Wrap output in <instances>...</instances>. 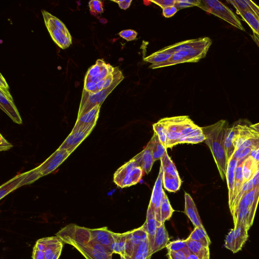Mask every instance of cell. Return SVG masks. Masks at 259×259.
I'll return each mask as SVG.
<instances>
[{"mask_svg": "<svg viewBox=\"0 0 259 259\" xmlns=\"http://www.w3.org/2000/svg\"><path fill=\"white\" fill-rule=\"evenodd\" d=\"M243 160H241L238 161V164H237V167H236V170H235V185H234L233 202H234L235 199L236 198V197H237V196L238 195V194L239 193V192L241 190L242 186L244 183L243 172H242V162H243Z\"/></svg>", "mask_w": 259, "mask_h": 259, "instance_id": "37", "label": "cell"}, {"mask_svg": "<svg viewBox=\"0 0 259 259\" xmlns=\"http://www.w3.org/2000/svg\"><path fill=\"white\" fill-rule=\"evenodd\" d=\"M95 126L93 125H83L75 124L71 133L59 148L66 150L71 153L90 134Z\"/></svg>", "mask_w": 259, "mask_h": 259, "instance_id": "11", "label": "cell"}, {"mask_svg": "<svg viewBox=\"0 0 259 259\" xmlns=\"http://www.w3.org/2000/svg\"><path fill=\"white\" fill-rule=\"evenodd\" d=\"M237 164L238 160L232 156L228 161L227 166L226 178L229 191V207L232 205L234 199L235 174Z\"/></svg>", "mask_w": 259, "mask_h": 259, "instance_id": "23", "label": "cell"}, {"mask_svg": "<svg viewBox=\"0 0 259 259\" xmlns=\"http://www.w3.org/2000/svg\"><path fill=\"white\" fill-rule=\"evenodd\" d=\"M228 125L227 120L222 119L212 124L202 127L206 138L204 141L211 151L223 181L226 178L228 163L225 148Z\"/></svg>", "mask_w": 259, "mask_h": 259, "instance_id": "2", "label": "cell"}, {"mask_svg": "<svg viewBox=\"0 0 259 259\" xmlns=\"http://www.w3.org/2000/svg\"><path fill=\"white\" fill-rule=\"evenodd\" d=\"M227 2L232 5L237 11H248L255 14L259 19V6L249 0H230Z\"/></svg>", "mask_w": 259, "mask_h": 259, "instance_id": "30", "label": "cell"}, {"mask_svg": "<svg viewBox=\"0 0 259 259\" xmlns=\"http://www.w3.org/2000/svg\"><path fill=\"white\" fill-rule=\"evenodd\" d=\"M168 259H186V255L182 251H168Z\"/></svg>", "mask_w": 259, "mask_h": 259, "instance_id": "47", "label": "cell"}, {"mask_svg": "<svg viewBox=\"0 0 259 259\" xmlns=\"http://www.w3.org/2000/svg\"><path fill=\"white\" fill-rule=\"evenodd\" d=\"M144 171L148 174L151 171L154 161L150 147L147 145L145 148L133 158Z\"/></svg>", "mask_w": 259, "mask_h": 259, "instance_id": "24", "label": "cell"}, {"mask_svg": "<svg viewBox=\"0 0 259 259\" xmlns=\"http://www.w3.org/2000/svg\"><path fill=\"white\" fill-rule=\"evenodd\" d=\"M25 172L19 174L1 186V199L12 191L21 186V183L25 177Z\"/></svg>", "mask_w": 259, "mask_h": 259, "instance_id": "29", "label": "cell"}, {"mask_svg": "<svg viewBox=\"0 0 259 259\" xmlns=\"http://www.w3.org/2000/svg\"><path fill=\"white\" fill-rule=\"evenodd\" d=\"M112 1L117 3L120 8L123 10H126L128 9L132 2V0H119Z\"/></svg>", "mask_w": 259, "mask_h": 259, "instance_id": "51", "label": "cell"}, {"mask_svg": "<svg viewBox=\"0 0 259 259\" xmlns=\"http://www.w3.org/2000/svg\"><path fill=\"white\" fill-rule=\"evenodd\" d=\"M103 1L98 0H92L89 2V7L91 15L96 17L103 12Z\"/></svg>", "mask_w": 259, "mask_h": 259, "instance_id": "41", "label": "cell"}, {"mask_svg": "<svg viewBox=\"0 0 259 259\" xmlns=\"http://www.w3.org/2000/svg\"><path fill=\"white\" fill-rule=\"evenodd\" d=\"M25 173V177L21 183V186L30 184L42 177L36 167Z\"/></svg>", "mask_w": 259, "mask_h": 259, "instance_id": "40", "label": "cell"}, {"mask_svg": "<svg viewBox=\"0 0 259 259\" xmlns=\"http://www.w3.org/2000/svg\"><path fill=\"white\" fill-rule=\"evenodd\" d=\"M149 252L148 240L140 244L134 250L132 255L127 257H120L121 259H147Z\"/></svg>", "mask_w": 259, "mask_h": 259, "instance_id": "38", "label": "cell"}, {"mask_svg": "<svg viewBox=\"0 0 259 259\" xmlns=\"http://www.w3.org/2000/svg\"><path fill=\"white\" fill-rule=\"evenodd\" d=\"M144 173L138 163L132 158L115 172L113 182L118 187L121 188L128 187L138 183Z\"/></svg>", "mask_w": 259, "mask_h": 259, "instance_id": "5", "label": "cell"}, {"mask_svg": "<svg viewBox=\"0 0 259 259\" xmlns=\"http://www.w3.org/2000/svg\"><path fill=\"white\" fill-rule=\"evenodd\" d=\"M211 44L212 40L209 37L203 44L175 53L165 62L152 64L149 68L157 69L181 63L197 62L206 56Z\"/></svg>", "mask_w": 259, "mask_h": 259, "instance_id": "3", "label": "cell"}, {"mask_svg": "<svg viewBox=\"0 0 259 259\" xmlns=\"http://www.w3.org/2000/svg\"><path fill=\"white\" fill-rule=\"evenodd\" d=\"M160 160L164 188L170 192H177L181 188V180L174 163L167 152Z\"/></svg>", "mask_w": 259, "mask_h": 259, "instance_id": "9", "label": "cell"}, {"mask_svg": "<svg viewBox=\"0 0 259 259\" xmlns=\"http://www.w3.org/2000/svg\"><path fill=\"white\" fill-rule=\"evenodd\" d=\"M187 246L191 253L195 254L199 259H209V246H206L200 242L188 239H186Z\"/></svg>", "mask_w": 259, "mask_h": 259, "instance_id": "26", "label": "cell"}, {"mask_svg": "<svg viewBox=\"0 0 259 259\" xmlns=\"http://www.w3.org/2000/svg\"><path fill=\"white\" fill-rule=\"evenodd\" d=\"M243 21L246 22L253 31V33L259 35V19L253 13L248 11H237Z\"/></svg>", "mask_w": 259, "mask_h": 259, "instance_id": "33", "label": "cell"}, {"mask_svg": "<svg viewBox=\"0 0 259 259\" xmlns=\"http://www.w3.org/2000/svg\"><path fill=\"white\" fill-rule=\"evenodd\" d=\"M70 245L75 247L85 259H112L113 252L91 239L81 242H73Z\"/></svg>", "mask_w": 259, "mask_h": 259, "instance_id": "10", "label": "cell"}, {"mask_svg": "<svg viewBox=\"0 0 259 259\" xmlns=\"http://www.w3.org/2000/svg\"><path fill=\"white\" fill-rule=\"evenodd\" d=\"M172 55V54L160 49L145 57L143 60L145 62L151 63L152 64H159L165 62L168 60Z\"/></svg>", "mask_w": 259, "mask_h": 259, "instance_id": "36", "label": "cell"}, {"mask_svg": "<svg viewBox=\"0 0 259 259\" xmlns=\"http://www.w3.org/2000/svg\"><path fill=\"white\" fill-rule=\"evenodd\" d=\"M32 259H46L44 252L34 245L32 251Z\"/></svg>", "mask_w": 259, "mask_h": 259, "instance_id": "50", "label": "cell"}, {"mask_svg": "<svg viewBox=\"0 0 259 259\" xmlns=\"http://www.w3.org/2000/svg\"><path fill=\"white\" fill-rule=\"evenodd\" d=\"M186 259H199L195 254L191 253L189 255L186 256Z\"/></svg>", "mask_w": 259, "mask_h": 259, "instance_id": "57", "label": "cell"}, {"mask_svg": "<svg viewBox=\"0 0 259 259\" xmlns=\"http://www.w3.org/2000/svg\"><path fill=\"white\" fill-rule=\"evenodd\" d=\"M115 67L107 64L103 59H98L85 75L82 93L94 94L96 84L112 73Z\"/></svg>", "mask_w": 259, "mask_h": 259, "instance_id": "6", "label": "cell"}, {"mask_svg": "<svg viewBox=\"0 0 259 259\" xmlns=\"http://www.w3.org/2000/svg\"><path fill=\"white\" fill-rule=\"evenodd\" d=\"M91 238L113 253L114 239L113 232L107 227L90 229Z\"/></svg>", "mask_w": 259, "mask_h": 259, "instance_id": "17", "label": "cell"}, {"mask_svg": "<svg viewBox=\"0 0 259 259\" xmlns=\"http://www.w3.org/2000/svg\"><path fill=\"white\" fill-rule=\"evenodd\" d=\"M247 227L239 224L228 233L225 240V246L233 253L240 251L248 238Z\"/></svg>", "mask_w": 259, "mask_h": 259, "instance_id": "12", "label": "cell"}, {"mask_svg": "<svg viewBox=\"0 0 259 259\" xmlns=\"http://www.w3.org/2000/svg\"><path fill=\"white\" fill-rule=\"evenodd\" d=\"M118 35L126 41H130L136 39L138 33L132 29H125L119 32Z\"/></svg>", "mask_w": 259, "mask_h": 259, "instance_id": "45", "label": "cell"}, {"mask_svg": "<svg viewBox=\"0 0 259 259\" xmlns=\"http://www.w3.org/2000/svg\"><path fill=\"white\" fill-rule=\"evenodd\" d=\"M1 77H0V88H4L8 89H9V85L5 79V78L3 77L2 74L1 73Z\"/></svg>", "mask_w": 259, "mask_h": 259, "instance_id": "54", "label": "cell"}, {"mask_svg": "<svg viewBox=\"0 0 259 259\" xmlns=\"http://www.w3.org/2000/svg\"><path fill=\"white\" fill-rule=\"evenodd\" d=\"M179 10L174 6L168 7L162 9V14L166 18H169L174 16Z\"/></svg>", "mask_w": 259, "mask_h": 259, "instance_id": "48", "label": "cell"}, {"mask_svg": "<svg viewBox=\"0 0 259 259\" xmlns=\"http://www.w3.org/2000/svg\"><path fill=\"white\" fill-rule=\"evenodd\" d=\"M159 121L166 130V149L181 144H198L206 139L202 127L187 115L164 117Z\"/></svg>", "mask_w": 259, "mask_h": 259, "instance_id": "1", "label": "cell"}, {"mask_svg": "<svg viewBox=\"0 0 259 259\" xmlns=\"http://www.w3.org/2000/svg\"><path fill=\"white\" fill-rule=\"evenodd\" d=\"M184 212L195 227L203 226L196 205L191 195L185 192Z\"/></svg>", "mask_w": 259, "mask_h": 259, "instance_id": "20", "label": "cell"}, {"mask_svg": "<svg viewBox=\"0 0 259 259\" xmlns=\"http://www.w3.org/2000/svg\"><path fill=\"white\" fill-rule=\"evenodd\" d=\"M249 155L251 156L258 163H259V148L253 149Z\"/></svg>", "mask_w": 259, "mask_h": 259, "instance_id": "53", "label": "cell"}, {"mask_svg": "<svg viewBox=\"0 0 259 259\" xmlns=\"http://www.w3.org/2000/svg\"><path fill=\"white\" fill-rule=\"evenodd\" d=\"M250 126L252 129L259 133V122L255 124H251Z\"/></svg>", "mask_w": 259, "mask_h": 259, "instance_id": "56", "label": "cell"}, {"mask_svg": "<svg viewBox=\"0 0 259 259\" xmlns=\"http://www.w3.org/2000/svg\"><path fill=\"white\" fill-rule=\"evenodd\" d=\"M169 240L168 233L165 228L164 223L157 222V229L154 243L147 259H150L152 255L154 253L166 247Z\"/></svg>", "mask_w": 259, "mask_h": 259, "instance_id": "18", "label": "cell"}, {"mask_svg": "<svg viewBox=\"0 0 259 259\" xmlns=\"http://www.w3.org/2000/svg\"><path fill=\"white\" fill-rule=\"evenodd\" d=\"M253 149L251 147H241L236 150L232 156L238 161L244 160L248 156Z\"/></svg>", "mask_w": 259, "mask_h": 259, "instance_id": "42", "label": "cell"}, {"mask_svg": "<svg viewBox=\"0 0 259 259\" xmlns=\"http://www.w3.org/2000/svg\"><path fill=\"white\" fill-rule=\"evenodd\" d=\"M162 183V169L160 167L159 172L155 183L148 207L154 210L155 214L158 210L159 206L163 194L165 193Z\"/></svg>", "mask_w": 259, "mask_h": 259, "instance_id": "19", "label": "cell"}, {"mask_svg": "<svg viewBox=\"0 0 259 259\" xmlns=\"http://www.w3.org/2000/svg\"><path fill=\"white\" fill-rule=\"evenodd\" d=\"M150 2L158 5L162 9L168 7L174 6L176 3V0H159L151 1Z\"/></svg>", "mask_w": 259, "mask_h": 259, "instance_id": "46", "label": "cell"}, {"mask_svg": "<svg viewBox=\"0 0 259 259\" xmlns=\"http://www.w3.org/2000/svg\"><path fill=\"white\" fill-rule=\"evenodd\" d=\"M258 168V163L250 155L242 162V172L244 182L250 180Z\"/></svg>", "mask_w": 259, "mask_h": 259, "instance_id": "31", "label": "cell"}, {"mask_svg": "<svg viewBox=\"0 0 259 259\" xmlns=\"http://www.w3.org/2000/svg\"><path fill=\"white\" fill-rule=\"evenodd\" d=\"M0 108L14 122L19 124L22 123L21 116L8 89L0 88Z\"/></svg>", "mask_w": 259, "mask_h": 259, "instance_id": "15", "label": "cell"}, {"mask_svg": "<svg viewBox=\"0 0 259 259\" xmlns=\"http://www.w3.org/2000/svg\"><path fill=\"white\" fill-rule=\"evenodd\" d=\"M41 13L53 40L62 49L68 48L72 44V37L64 23L45 10H41Z\"/></svg>", "mask_w": 259, "mask_h": 259, "instance_id": "4", "label": "cell"}, {"mask_svg": "<svg viewBox=\"0 0 259 259\" xmlns=\"http://www.w3.org/2000/svg\"><path fill=\"white\" fill-rule=\"evenodd\" d=\"M147 240V233L143 225L138 228L129 231L126 240L125 255L122 257L131 256L140 244Z\"/></svg>", "mask_w": 259, "mask_h": 259, "instance_id": "16", "label": "cell"}, {"mask_svg": "<svg viewBox=\"0 0 259 259\" xmlns=\"http://www.w3.org/2000/svg\"><path fill=\"white\" fill-rule=\"evenodd\" d=\"M143 225L145 228L148 235L149 242V254L154 243L155 233L157 229V221L154 210L149 207H148L146 220Z\"/></svg>", "mask_w": 259, "mask_h": 259, "instance_id": "21", "label": "cell"}, {"mask_svg": "<svg viewBox=\"0 0 259 259\" xmlns=\"http://www.w3.org/2000/svg\"><path fill=\"white\" fill-rule=\"evenodd\" d=\"M63 241L58 236L38 239L35 245L44 252L46 259H58L61 255Z\"/></svg>", "mask_w": 259, "mask_h": 259, "instance_id": "13", "label": "cell"}, {"mask_svg": "<svg viewBox=\"0 0 259 259\" xmlns=\"http://www.w3.org/2000/svg\"><path fill=\"white\" fill-rule=\"evenodd\" d=\"M253 187L259 185V167L251 179Z\"/></svg>", "mask_w": 259, "mask_h": 259, "instance_id": "52", "label": "cell"}, {"mask_svg": "<svg viewBox=\"0 0 259 259\" xmlns=\"http://www.w3.org/2000/svg\"><path fill=\"white\" fill-rule=\"evenodd\" d=\"M251 36L254 42L259 47V35L255 33H253Z\"/></svg>", "mask_w": 259, "mask_h": 259, "instance_id": "55", "label": "cell"}, {"mask_svg": "<svg viewBox=\"0 0 259 259\" xmlns=\"http://www.w3.org/2000/svg\"><path fill=\"white\" fill-rule=\"evenodd\" d=\"M128 231L123 233H113L114 244L113 253H117L120 257L125 255L126 240Z\"/></svg>", "mask_w": 259, "mask_h": 259, "instance_id": "35", "label": "cell"}, {"mask_svg": "<svg viewBox=\"0 0 259 259\" xmlns=\"http://www.w3.org/2000/svg\"><path fill=\"white\" fill-rule=\"evenodd\" d=\"M237 129V122H235L231 127H228L227 130L225 141V148L228 161L235 152V148L233 145V140L236 134Z\"/></svg>", "mask_w": 259, "mask_h": 259, "instance_id": "32", "label": "cell"}, {"mask_svg": "<svg viewBox=\"0 0 259 259\" xmlns=\"http://www.w3.org/2000/svg\"><path fill=\"white\" fill-rule=\"evenodd\" d=\"M147 145L150 147L154 161L160 159L167 152L166 148L160 142L155 133H154Z\"/></svg>", "mask_w": 259, "mask_h": 259, "instance_id": "28", "label": "cell"}, {"mask_svg": "<svg viewBox=\"0 0 259 259\" xmlns=\"http://www.w3.org/2000/svg\"><path fill=\"white\" fill-rule=\"evenodd\" d=\"M200 1L198 0H179L176 1L175 7L179 10L180 9L198 6Z\"/></svg>", "mask_w": 259, "mask_h": 259, "instance_id": "44", "label": "cell"}, {"mask_svg": "<svg viewBox=\"0 0 259 259\" xmlns=\"http://www.w3.org/2000/svg\"><path fill=\"white\" fill-rule=\"evenodd\" d=\"M186 246H187L186 239H178L177 240L169 242L166 246V248L168 251H177L181 250L183 248L186 247Z\"/></svg>", "mask_w": 259, "mask_h": 259, "instance_id": "43", "label": "cell"}, {"mask_svg": "<svg viewBox=\"0 0 259 259\" xmlns=\"http://www.w3.org/2000/svg\"><path fill=\"white\" fill-rule=\"evenodd\" d=\"M0 150L7 151L11 149L13 147V145L8 142L1 134L0 135Z\"/></svg>", "mask_w": 259, "mask_h": 259, "instance_id": "49", "label": "cell"}, {"mask_svg": "<svg viewBox=\"0 0 259 259\" xmlns=\"http://www.w3.org/2000/svg\"><path fill=\"white\" fill-rule=\"evenodd\" d=\"M70 154L66 150L59 148L36 168L42 176H46L55 170Z\"/></svg>", "mask_w": 259, "mask_h": 259, "instance_id": "14", "label": "cell"}, {"mask_svg": "<svg viewBox=\"0 0 259 259\" xmlns=\"http://www.w3.org/2000/svg\"><path fill=\"white\" fill-rule=\"evenodd\" d=\"M152 126L154 133L157 134L160 142L166 147L167 134L165 126L159 120L157 122L154 123Z\"/></svg>", "mask_w": 259, "mask_h": 259, "instance_id": "39", "label": "cell"}, {"mask_svg": "<svg viewBox=\"0 0 259 259\" xmlns=\"http://www.w3.org/2000/svg\"><path fill=\"white\" fill-rule=\"evenodd\" d=\"M174 211L167 195L164 193L160 201L158 210L155 214L157 222L164 223L166 221L169 220Z\"/></svg>", "mask_w": 259, "mask_h": 259, "instance_id": "25", "label": "cell"}, {"mask_svg": "<svg viewBox=\"0 0 259 259\" xmlns=\"http://www.w3.org/2000/svg\"><path fill=\"white\" fill-rule=\"evenodd\" d=\"M258 167H259V163H258Z\"/></svg>", "mask_w": 259, "mask_h": 259, "instance_id": "58", "label": "cell"}, {"mask_svg": "<svg viewBox=\"0 0 259 259\" xmlns=\"http://www.w3.org/2000/svg\"><path fill=\"white\" fill-rule=\"evenodd\" d=\"M208 38V37H203L184 40L165 47L161 49L165 52L173 55L174 53L182 50L192 48L199 46L206 41Z\"/></svg>", "mask_w": 259, "mask_h": 259, "instance_id": "22", "label": "cell"}, {"mask_svg": "<svg viewBox=\"0 0 259 259\" xmlns=\"http://www.w3.org/2000/svg\"><path fill=\"white\" fill-rule=\"evenodd\" d=\"M188 238L198 241L206 246H209L211 243V241L203 226L195 227Z\"/></svg>", "mask_w": 259, "mask_h": 259, "instance_id": "34", "label": "cell"}, {"mask_svg": "<svg viewBox=\"0 0 259 259\" xmlns=\"http://www.w3.org/2000/svg\"><path fill=\"white\" fill-rule=\"evenodd\" d=\"M101 105H97L88 112L77 116L76 125H96Z\"/></svg>", "mask_w": 259, "mask_h": 259, "instance_id": "27", "label": "cell"}, {"mask_svg": "<svg viewBox=\"0 0 259 259\" xmlns=\"http://www.w3.org/2000/svg\"><path fill=\"white\" fill-rule=\"evenodd\" d=\"M203 10L223 19L234 27L245 31L237 16L226 6L217 0L200 1L197 6Z\"/></svg>", "mask_w": 259, "mask_h": 259, "instance_id": "7", "label": "cell"}, {"mask_svg": "<svg viewBox=\"0 0 259 259\" xmlns=\"http://www.w3.org/2000/svg\"><path fill=\"white\" fill-rule=\"evenodd\" d=\"M123 78L120 71L109 87L94 94L82 93L77 116L88 112L96 106H101L107 96Z\"/></svg>", "mask_w": 259, "mask_h": 259, "instance_id": "8", "label": "cell"}]
</instances>
